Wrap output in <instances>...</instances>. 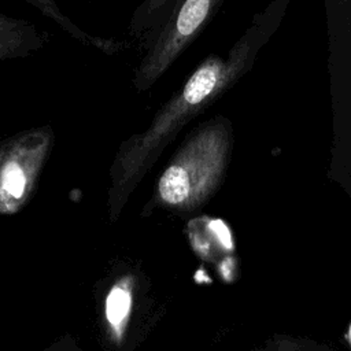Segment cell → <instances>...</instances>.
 Instances as JSON below:
<instances>
[{
	"instance_id": "obj_5",
	"label": "cell",
	"mask_w": 351,
	"mask_h": 351,
	"mask_svg": "<svg viewBox=\"0 0 351 351\" xmlns=\"http://www.w3.org/2000/svg\"><path fill=\"white\" fill-rule=\"evenodd\" d=\"M48 41L49 36L33 22L0 12V62L29 58Z\"/></svg>"
},
{
	"instance_id": "obj_4",
	"label": "cell",
	"mask_w": 351,
	"mask_h": 351,
	"mask_svg": "<svg viewBox=\"0 0 351 351\" xmlns=\"http://www.w3.org/2000/svg\"><path fill=\"white\" fill-rule=\"evenodd\" d=\"M55 144L51 125L18 132L0 141V213L22 208L36 192Z\"/></svg>"
},
{
	"instance_id": "obj_7",
	"label": "cell",
	"mask_w": 351,
	"mask_h": 351,
	"mask_svg": "<svg viewBox=\"0 0 351 351\" xmlns=\"http://www.w3.org/2000/svg\"><path fill=\"white\" fill-rule=\"evenodd\" d=\"M255 351H335L328 344L310 337L276 335Z\"/></svg>"
},
{
	"instance_id": "obj_1",
	"label": "cell",
	"mask_w": 351,
	"mask_h": 351,
	"mask_svg": "<svg viewBox=\"0 0 351 351\" xmlns=\"http://www.w3.org/2000/svg\"><path fill=\"white\" fill-rule=\"evenodd\" d=\"M287 0H273L232 45L226 56L208 55L155 112L148 126L126 137L110 166L108 206L115 218L129 196L177 134L226 93L254 64L263 44L277 29Z\"/></svg>"
},
{
	"instance_id": "obj_3",
	"label": "cell",
	"mask_w": 351,
	"mask_h": 351,
	"mask_svg": "<svg viewBox=\"0 0 351 351\" xmlns=\"http://www.w3.org/2000/svg\"><path fill=\"white\" fill-rule=\"evenodd\" d=\"M218 0H177L155 36L143 47L144 53L133 73L138 93L149 90L200 34Z\"/></svg>"
},
{
	"instance_id": "obj_8",
	"label": "cell",
	"mask_w": 351,
	"mask_h": 351,
	"mask_svg": "<svg viewBox=\"0 0 351 351\" xmlns=\"http://www.w3.org/2000/svg\"><path fill=\"white\" fill-rule=\"evenodd\" d=\"M132 307V293L125 284L111 288L106 298V318L112 328H119L129 315Z\"/></svg>"
},
{
	"instance_id": "obj_2",
	"label": "cell",
	"mask_w": 351,
	"mask_h": 351,
	"mask_svg": "<svg viewBox=\"0 0 351 351\" xmlns=\"http://www.w3.org/2000/svg\"><path fill=\"white\" fill-rule=\"evenodd\" d=\"M233 126L213 117L192 129L156 178L151 203L176 213L204 206L222 185L233 151Z\"/></svg>"
},
{
	"instance_id": "obj_6",
	"label": "cell",
	"mask_w": 351,
	"mask_h": 351,
	"mask_svg": "<svg viewBox=\"0 0 351 351\" xmlns=\"http://www.w3.org/2000/svg\"><path fill=\"white\" fill-rule=\"evenodd\" d=\"M27 4L33 5L37 11H40L45 18L53 21L63 32L70 34L74 40L80 41L84 45L93 47L106 55H115L125 48V43L115 38H103L97 36H92L75 25L60 8L58 0H23Z\"/></svg>"
},
{
	"instance_id": "obj_9",
	"label": "cell",
	"mask_w": 351,
	"mask_h": 351,
	"mask_svg": "<svg viewBox=\"0 0 351 351\" xmlns=\"http://www.w3.org/2000/svg\"><path fill=\"white\" fill-rule=\"evenodd\" d=\"M340 1H343V3H348L350 0H340Z\"/></svg>"
}]
</instances>
